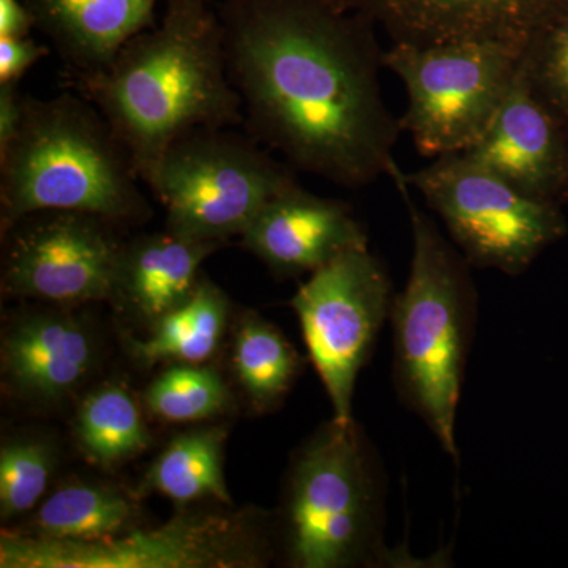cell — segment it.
<instances>
[{
  "label": "cell",
  "instance_id": "6da1fadb",
  "mask_svg": "<svg viewBox=\"0 0 568 568\" xmlns=\"http://www.w3.org/2000/svg\"><path fill=\"white\" fill-rule=\"evenodd\" d=\"M216 11L250 136L346 189L390 174L403 132L381 93L372 21L332 0H223Z\"/></svg>",
  "mask_w": 568,
  "mask_h": 568
},
{
  "label": "cell",
  "instance_id": "7a4b0ae2",
  "mask_svg": "<svg viewBox=\"0 0 568 568\" xmlns=\"http://www.w3.org/2000/svg\"><path fill=\"white\" fill-rule=\"evenodd\" d=\"M212 0H164L162 20L110 65L69 78L122 142L141 181L179 138L244 123Z\"/></svg>",
  "mask_w": 568,
  "mask_h": 568
},
{
  "label": "cell",
  "instance_id": "3957f363",
  "mask_svg": "<svg viewBox=\"0 0 568 568\" xmlns=\"http://www.w3.org/2000/svg\"><path fill=\"white\" fill-rule=\"evenodd\" d=\"M388 178L413 233L409 276L390 312L396 394L458 462L457 414L477 321L473 265L418 207L398 163Z\"/></svg>",
  "mask_w": 568,
  "mask_h": 568
},
{
  "label": "cell",
  "instance_id": "277c9868",
  "mask_svg": "<svg viewBox=\"0 0 568 568\" xmlns=\"http://www.w3.org/2000/svg\"><path fill=\"white\" fill-rule=\"evenodd\" d=\"M141 178L102 112L80 93L24 95L18 136L0 155L2 233L37 212L136 224L151 216Z\"/></svg>",
  "mask_w": 568,
  "mask_h": 568
},
{
  "label": "cell",
  "instance_id": "5b68a950",
  "mask_svg": "<svg viewBox=\"0 0 568 568\" xmlns=\"http://www.w3.org/2000/svg\"><path fill=\"white\" fill-rule=\"evenodd\" d=\"M286 551L298 568L387 560L384 487L354 420L323 426L295 458L286 499Z\"/></svg>",
  "mask_w": 568,
  "mask_h": 568
},
{
  "label": "cell",
  "instance_id": "8992f818",
  "mask_svg": "<svg viewBox=\"0 0 568 568\" xmlns=\"http://www.w3.org/2000/svg\"><path fill=\"white\" fill-rule=\"evenodd\" d=\"M231 129H201L179 138L142 182L166 211L168 230L224 244L257 213L298 185L294 168Z\"/></svg>",
  "mask_w": 568,
  "mask_h": 568
},
{
  "label": "cell",
  "instance_id": "52a82bcc",
  "mask_svg": "<svg viewBox=\"0 0 568 568\" xmlns=\"http://www.w3.org/2000/svg\"><path fill=\"white\" fill-rule=\"evenodd\" d=\"M523 52L495 41L392 44L383 63L405 84L402 132L429 159L467 151L503 103Z\"/></svg>",
  "mask_w": 568,
  "mask_h": 568
},
{
  "label": "cell",
  "instance_id": "ba28073f",
  "mask_svg": "<svg viewBox=\"0 0 568 568\" xmlns=\"http://www.w3.org/2000/svg\"><path fill=\"white\" fill-rule=\"evenodd\" d=\"M405 179L473 267L525 274L566 234L559 203L523 193L465 153L439 156Z\"/></svg>",
  "mask_w": 568,
  "mask_h": 568
},
{
  "label": "cell",
  "instance_id": "9c48e42d",
  "mask_svg": "<svg viewBox=\"0 0 568 568\" xmlns=\"http://www.w3.org/2000/svg\"><path fill=\"white\" fill-rule=\"evenodd\" d=\"M394 297L386 267L361 245L310 274L291 301L336 422L354 420L355 383L390 320Z\"/></svg>",
  "mask_w": 568,
  "mask_h": 568
},
{
  "label": "cell",
  "instance_id": "30bf717a",
  "mask_svg": "<svg viewBox=\"0 0 568 568\" xmlns=\"http://www.w3.org/2000/svg\"><path fill=\"white\" fill-rule=\"evenodd\" d=\"M115 227L80 212L24 216L3 233V291L59 306L111 298L125 245Z\"/></svg>",
  "mask_w": 568,
  "mask_h": 568
},
{
  "label": "cell",
  "instance_id": "8fae6325",
  "mask_svg": "<svg viewBox=\"0 0 568 568\" xmlns=\"http://www.w3.org/2000/svg\"><path fill=\"white\" fill-rule=\"evenodd\" d=\"M261 549L233 519L182 517L160 529L97 541H54L7 534L2 568H220L257 566Z\"/></svg>",
  "mask_w": 568,
  "mask_h": 568
},
{
  "label": "cell",
  "instance_id": "7c38bea8",
  "mask_svg": "<svg viewBox=\"0 0 568 568\" xmlns=\"http://www.w3.org/2000/svg\"><path fill=\"white\" fill-rule=\"evenodd\" d=\"M379 26L394 43L495 41L526 50L568 0H332Z\"/></svg>",
  "mask_w": 568,
  "mask_h": 568
},
{
  "label": "cell",
  "instance_id": "4fadbf2b",
  "mask_svg": "<svg viewBox=\"0 0 568 568\" xmlns=\"http://www.w3.org/2000/svg\"><path fill=\"white\" fill-rule=\"evenodd\" d=\"M462 153L523 193L560 204L568 174V130L519 71L485 132Z\"/></svg>",
  "mask_w": 568,
  "mask_h": 568
},
{
  "label": "cell",
  "instance_id": "5bb4252c",
  "mask_svg": "<svg viewBox=\"0 0 568 568\" xmlns=\"http://www.w3.org/2000/svg\"><path fill=\"white\" fill-rule=\"evenodd\" d=\"M241 237L248 252L283 276L313 274L339 253L368 245L349 204L316 196L301 183L265 205Z\"/></svg>",
  "mask_w": 568,
  "mask_h": 568
},
{
  "label": "cell",
  "instance_id": "9a60e30c",
  "mask_svg": "<svg viewBox=\"0 0 568 568\" xmlns=\"http://www.w3.org/2000/svg\"><path fill=\"white\" fill-rule=\"evenodd\" d=\"M93 362L91 332L67 313H29L3 336V375L33 402L55 403L73 394Z\"/></svg>",
  "mask_w": 568,
  "mask_h": 568
},
{
  "label": "cell",
  "instance_id": "2e32d148",
  "mask_svg": "<svg viewBox=\"0 0 568 568\" xmlns=\"http://www.w3.org/2000/svg\"><path fill=\"white\" fill-rule=\"evenodd\" d=\"M71 77L97 73L156 24L162 0H24Z\"/></svg>",
  "mask_w": 568,
  "mask_h": 568
},
{
  "label": "cell",
  "instance_id": "e0dca14e",
  "mask_svg": "<svg viewBox=\"0 0 568 568\" xmlns=\"http://www.w3.org/2000/svg\"><path fill=\"white\" fill-rule=\"evenodd\" d=\"M223 244L194 241L168 230L123 245L112 301L155 324L196 291L201 265Z\"/></svg>",
  "mask_w": 568,
  "mask_h": 568
},
{
  "label": "cell",
  "instance_id": "ac0fdd59",
  "mask_svg": "<svg viewBox=\"0 0 568 568\" xmlns=\"http://www.w3.org/2000/svg\"><path fill=\"white\" fill-rule=\"evenodd\" d=\"M227 313L226 295L203 276L192 297L152 324L149 338L132 339L130 349L138 362L148 366L168 361L203 364L219 349Z\"/></svg>",
  "mask_w": 568,
  "mask_h": 568
},
{
  "label": "cell",
  "instance_id": "d6986e66",
  "mask_svg": "<svg viewBox=\"0 0 568 568\" xmlns=\"http://www.w3.org/2000/svg\"><path fill=\"white\" fill-rule=\"evenodd\" d=\"M136 507L119 489L71 484L52 493L33 515L29 537L54 541H97L132 525Z\"/></svg>",
  "mask_w": 568,
  "mask_h": 568
},
{
  "label": "cell",
  "instance_id": "ffe728a7",
  "mask_svg": "<svg viewBox=\"0 0 568 568\" xmlns=\"http://www.w3.org/2000/svg\"><path fill=\"white\" fill-rule=\"evenodd\" d=\"M222 428L192 429L174 437L148 474V487L189 506L203 499L231 504L224 481Z\"/></svg>",
  "mask_w": 568,
  "mask_h": 568
},
{
  "label": "cell",
  "instance_id": "44dd1931",
  "mask_svg": "<svg viewBox=\"0 0 568 568\" xmlns=\"http://www.w3.org/2000/svg\"><path fill=\"white\" fill-rule=\"evenodd\" d=\"M77 437L82 454L100 466L119 465L151 443L140 407L121 386L92 392L78 410Z\"/></svg>",
  "mask_w": 568,
  "mask_h": 568
},
{
  "label": "cell",
  "instance_id": "7402d4cb",
  "mask_svg": "<svg viewBox=\"0 0 568 568\" xmlns=\"http://www.w3.org/2000/svg\"><path fill=\"white\" fill-rule=\"evenodd\" d=\"M233 364L239 383L254 405L272 407L293 386L302 361L278 328L248 316L235 335Z\"/></svg>",
  "mask_w": 568,
  "mask_h": 568
},
{
  "label": "cell",
  "instance_id": "603a6c76",
  "mask_svg": "<svg viewBox=\"0 0 568 568\" xmlns=\"http://www.w3.org/2000/svg\"><path fill=\"white\" fill-rule=\"evenodd\" d=\"M145 403L153 416L185 424L222 414L230 392L215 369L181 364L155 377L145 392Z\"/></svg>",
  "mask_w": 568,
  "mask_h": 568
},
{
  "label": "cell",
  "instance_id": "cb8c5ba5",
  "mask_svg": "<svg viewBox=\"0 0 568 568\" xmlns=\"http://www.w3.org/2000/svg\"><path fill=\"white\" fill-rule=\"evenodd\" d=\"M518 71L534 95L568 130V9L530 40Z\"/></svg>",
  "mask_w": 568,
  "mask_h": 568
},
{
  "label": "cell",
  "instance_id": "d4e9b609",
  "mask_svg": "<svg viewBox=\"0 0 568 568\" xmlns=\"http://www.w3.org/2000/svg\"><path fill=\"white\" fill-rule=\"evenodd\" d=\"M52 465L51 448L39 440H17L0 452V515L11 519L28 514L40 503Z\"/></svg>",
  "mask_w": 568,
  "mask_h": 568
},
{
  "label": "cell",
  "instance_id": "484cf974",
  "mask_svg": "<svg viewBox=\"0 0 568 568\" xmlns=\"http://www.w3.org/2000/svg\"><path fill=\"white\" fill-rule=\"evenodd\" d=\"M48 52L50 48L31 37H0V84H18L26 71L47 58Z\"/></svg>",
  "mask_w": 568,
  "mask_h": 568
},
{
  "label": "cell",
  "instance_id": "4316f807",
  "mask_svg": "<svg viewBox=\"0 0 568 568\" xmlns=\"http://www.w3.org/2000/svg\"><path fill=\"white\" fill-rule=\"evenodd\" d=\"M24 112V95L18 84H0V155L9 151L20 132Z\"/></svg>",
  "mask_w": 568,
  "mask_h": 568
},
{
  "label": "cell",
  "instance_id": "83f0119b",
  "mask_svg": "<svg viewBox=\"0 0 568 568\" xmlns=\"http://www.w3.org/2000/svg\"><path fill=\"white\" fill-rule=\"evenodd\" d=\"M36 28L24 0H0V37H29Z\"/></svg>",
  "mask_w": 568,
  "mask_h": 568
},
{
  "label": "cell",
  "instance_id": "f1b7e54d",
  "mask_svg": "<svg viewBox=\"0 0 568 568\" xmlns=\"http://www.w3.org/2000/svg\"><path fill=\"white\" fill-rule=\"evenodd\" d=\"M560 204L568 205V174H567L566 189H564L562 197H560Z\"/></svg>",
  "mask_w": 568,
  "mask_h": 568
}]
</instances>
